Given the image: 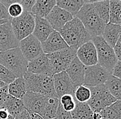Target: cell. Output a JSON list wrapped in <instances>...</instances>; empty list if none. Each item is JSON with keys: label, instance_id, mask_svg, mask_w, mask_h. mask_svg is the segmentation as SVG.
Returning <instances> with one entry per match:
<instances>
[{"label": "cell", "instance_id": "cell-1", "mask_svg": "<svg viewBox=\"0 0 121 119\" xmlns=\"http://www.w3.org/2000/svg\"><path fill=\"white\" fill-rule=\"evenodd\" d=\"M76 17L81 22L91 37L102 36L106 24L96 12L91 1H85Z\"/></svg>", "mask_w": 121, "mask_h": 119}, {"label": "cell", "instance_id": "cell-2", "mask_svg": "<svg viewBox=\"0 0 121 119\" xmlns=\"http://www.w3.org/2000/svg\"><path fill=\"white\" fill-rule=\"evenodd\" d=\"M59 32L68 46H75L78 48L91 39L83 23L76 17L67 23Z\"/></svg>", "mask_w": 121, "mask_h": 119}, {"label": "cell", "instance_id": "cell-3", "mask_svg": "<svg viewBox=\"0 0 121 119\" xmlns=\"http://www.w3.org/2000/svg\"><path fill=\"white\" fill-rule=\"evenodd\" d=\"M28 62L24 58L19 48L0 52V64L17 78H22L27 73Z\"/></svg>", "mask_w": 121, "mask_h": 119}, {"label": "cell", "instance_id": "cell-4", "mask_svg": "<svg viewBox=\"0 0 121 119\" xmlns=\"http://www.w3.org/2000/svg\"><path fill=\"white\" fill-rule=\"evenodd\" d=\"M23 79L27 92L39 94L46 97L58 98L54 88L52 76L26 73L23 76Z\"/></svg>", "mask_w": 121, "mask_h": 119}, {"label": "cell", "instance_id": "cell-5", "mask_svg": "<svg viewBox=\"0 0 121 119\" xmlns=\"http://www.w3.org/2000/svg\"><path fill=\"white\" fill-rule=\"evenodd\" d=\"M91 41L96 49L98 64L104 67L109 73H112L118 62L113 48L106 42L102 36L92 37Z\"/></svg>", "mask_w": 121, "mask_h": 119}, {"label": "cell", "instance_id": "cell-6", "mask_svg": "<svg viewBox=\"0 0 121 119\" xmlns=\"http://www.w3.org/2000/svg\"><path fill=\"white\" fill-rule=\"evenodd\" d=\"M89 88L91 91V97L87 103L93 112H100L117 101L111 94L105 84Z\"/></svg>", "mask_w": 121, "mask_h": 119}, {"label": "cell", "instance_id": "cell-7", "mask_svg": "<svg viewBox=\"0 0 121 119\" xmlns=\"http://www.w3.org/2000/svg\"><path fill=\"white\" fill-rule=\"evenodd\" d=\"M77 50V47L69 46L64 50L47 54L50 62L53 75L67 70L72 61L76 57Z\"/></svg>", "mask_w": 121, "mask_h": 119}, {"label": "cell", "instance_id": "cell-8", "mask_svg": "<svg viewBox=\"0 0 121 119\" xmlns=\"http://www.w3.org/2000/svg\"><path fill=\"white\" fill-rule=\"evenodd\" d=\"M35 17L31 13L26 11H24L21 16L11 19V26L19 41L32 34L35 28Z\"/></svg>", "mask_w": 121, "mask_h": 119}, {"label": "cell", "instance_id": "cell-9", "mask_svg": "<svg viewBox=\"0 0 121 119\" xmlns=\"http://www.w3.org/2000/svg\"><path fill=\"white\" fill-rule=\"evenodd\" d=\"M110 75L111 73L99 64L86 67L83 85L89 88L103 85Z\"/></svg>", "mask_w": 121, "mask_h": 119}, {"label": "cell", "instance_id": "cell-10", "mask_svg": "<svg viewBox=\"0 0 121 119\" xmlns=\"http://www.w3.org/2000/svg\"><path fill=\"white\" fill-rule=\"evenodd\" d=\"M19 48L28 62L35 59L43 54L41 43L32 35L20 41Z\"/></svg>", "mask_w": 121, "mask_h": 119}, {"label": "cell", "instance_id": "cell-11", "mask_svg": "<svg viewBox=\"0 0 121 119\" xmlns=\"http://www.w3.org/2000/svg\"><path fill=\"white\" fill-rule=\"evenodd\" d=\"M48 97L27 92L22 98L25 109L29 114H37L41 115L44 110Z\"/></svg>", "mask_w": 121, "mask_h": 119}, {"label": "cell", "instance_id": "cell-12", "mask_svg": "<svg viewBox=\"0 0 121 119\" xmlns=\"http://www.w3.org/2000/svg\"><path fill=\"white\" fill-rule=\"evenodd\" d=\"M52 78L54 90L59 98L65 94H70L74 97L76 87L70 80L65 71L54 75Z\"/></svg>", "mask_w": 121, "mask_h": 119}, {"label": "cell", "instance_id": "cell-13", "mask_svg": "<svg viewBox=\"0 0 121 119\" xmlns=\"http://www.w3.org/2000/svg\"><path fill=\"white\" fill-rule=\"evenodd\" d=\"M27 73L53 76L52 70L48 55L43 53L28 63Z\"/></svg>", "mask_w": 121, "mask_h": 119}, {"label": "cell", "instance_id": "cell-14", "mask_svg": "<svg viewBox=\"0 0 121 119\" xmlns=\"http://www.w3.org/2000/svg\"><path fill=\"white\" fill-rule=\"evenodd\" d=\"M19 41L17 39L10 21L0 26V52L19 47Z\"/></svg>", "mask_w": 121, "mask_h": 119}, {"label": "cell", "instance_id": "cell-15", "mask_svg": "<svg viewBox=\"0 0 121 119\" xmlns=\"http://www.w3.org/2000/svg\"><path fill=\"white\" fill-rule=\"evenodd\" d=\"M73 18L69 13L56 5L45 19L50 24L53 30L59 32Z\"/></svg>", "mask_w": 121, "mask_h": 119}, {"label": "cell", "instance_id": "cell-16", "mask_svg": "<svg viewBox=\"0 0 121 119\" xmlns=\"http://www.w3.org/2000/svg\"><path fill=\"white\" fill-rule=\"evenodd\" d=\"M76 57L85 67L98 64L96 49L91 41L85 43L78 48Z\"/></svg>", "mask_w": 121, "mask_h": 119}, {"label": "cell", "instance_id": "cell-17", "mask_svg": "<svg viewBox=\"0 0 121 119\" xmlns=\"http://www.w3.org/2000/svg\"><path fill=\"white\" fill-rule=\"evenodd\" d=\"M42 50L46 54H52L68 48V44L61 37L60 33L54 30L45 41L41 43Z\"/></svg>", "mask_w": 121, "mask_h": 119}, {"label": "cell", "instance_id": "cell-18", "mask_svg": "<svg viewBox=\"0 0 121 119\" xmlns=\"http://www.w3.org/2000/svg\"><path fill=\"white\" fill-rule=\"evenodd\" d=\"M85 67L78 59L76 57L65 70L70 80L76 88L83 85Z\"/></svg>", "mask_w": 121, "mask_h": 119}, {"label": "cell", "instance_id": "cell-19", "mask_svg": "<svg viewBox=\"0 0 121 119\" xmlns=\"http://www.w3.org/2000/svg\"><path fill=\"white\" fill-rule=\"evenodd\" d=\"M53 31L52 26L46 19L35 17V28L32 35L41 43L45 41Z\"/></svg>", "mask_w": 121, "mask_h": 119}, {"label": "cell", "instance_id": "cell-20", "mask_svg": "<svg viewBox=\"0 0 121 119\" xmlns=\"http://www.w3.org/2000/svg\"><path fill=\"white\" fill-rule=\"evenodd\" d=\"M56 5V0H37L32 8L31 13L35 17L45 19Z\"/></svg>", "mask_w": 121, "mask_h": 119}, {"label": "cell", "instance_id": "cell-21", "mask_svg": "<svg viewBox=\"0 0 121 119\" xmlns=\"http://www.w3.org/2000/svg\"><path fill=\"white\" fill-rule=\"evenodd\" d=\"M121 32V26L108 23L106 24L102 37L106 42L113 48L118 42Z\"/></svg>", "mask_w": 121, "mask_h": 119}, {"label": "cell", "instance_id": "cell-22", "mask_svg": "<svg viewBox=\"0 0 121 119\" xmlns=\"http://www.w3.org/2000/svg\"><path fill=\"white\" fill-rule=\"evenodd\" d=\"M27 92L26 85L23 77L17 78L8 85V93L9 95L18 99H22Z\"/></svg>", "mask_w": 121, "mask_h": 119}, {"label": "cell", "instance_id": "cell-23", "mask_svg": "<svg viewBox=\"0 0 121 119\" xmlns=\"http://www.w3.org/2000/svg\"><path fill=\"white\" fill-rule=\"evenodd\" d=\"M85 4L83 0H59L56 6L65 10L73 17H75Z\"/></svg>", "mask_w": 121, "mask_h": 119}, {"label": "cell", "instance_id": "cell-24", "mask_svg": "<svg viewBox=\"0 0 121 119\" xmlns=\"http://www.w3.org/2000/svg\"><path fill=\"white\" fill-rule=\"evenodd\" d=\"M72 119H92L93 112L87 103L75 100V107L71 112Z\"/></svg>", "mask_w": 121, "mask_h": 119}, {"label": "cell", "instance_id": "cell-25", "mask_svg": "<svg viewBox=\"0 0 121 119\" xmlns=\"http://www.w3.org/2000/svg\"><path fill=\"white\" fill-rule=\"evenodd\" d=\"M4 109L6 110L11 115L15 117L17 114L25 110V107L22 99L16 98L8 94L4 103Z\"/></svg>", "mask_w": 121, "mask_h": 119}, {"label": "cell", "instance_id": "cell-26", "mask_svg": "<svg viewBox=\"0 0 121 119\" xmlns=\"http://www.w3.org/2000/svg\"><path fill=\"white\" fill-rule=\"evenodd\" d=\"M59 103V98H58L48 97L44 110L41 116L43 119H51L55 118Z\"/></svg>", "mask_w": 121, "mask_h": 119}, {"label": "cell", "instance_id": "cell-27", "mask_svg": "<svg viewBox=\"0 0 121 119\" xmlns=\"http://www.w3.org/2000/svg\"><path fill=\"white\" fill-rule=\"evenodd\" d=\"M91 3L100 19L105 24L109 22V1H94Z\"/></svg>", "mask_w": 121, "mask_h": 119}, {"label": "cell", "instance_id": "cell-28", "mask_svg": "<svg viewBox=\"0 0 121 119\" xmlns=\"http://www.w3.org/2000/svg\"><path fill=\"white\" fill-rule=\"evenodd\" d=\"M100 112L103 119H121V101L117 100Z\"/></svg>", "mask_w": 121, "mask_h": 119}, {"label": "cell", "instance_id": "cell-29", "mask_svg": "<svg viewBox=\"0 0 121 119\" xmlns=\"http://www.w3.org/2000/svg\"><path fill=\"white\" fill-rule=\"evenodd\" d=\"M109 23L121 26V1H109Z\"/></svg>", "mask_w": 121, "mask_h": 119}, {"label": "cell", "instance_id": "cell-30", "mask_svg": "<svg viewBox=\"0 0 121 119\" xmlns=\"http://www.w3.org/2000/svg\"><path fill=\"white\" fill-rule=\"evenodd\" d=\"M105 85L116 100L121 101V79L111 75Z\"/></svg>", "mask_w": 121, "mask_h": 119}, {"label": "cell", "instance_id": "cell-31", "mask_svg": "<svg viewBox=\"0 0 121 119\" xmlns=\"http://www.w3.org/2000/svg\"><path fill=\"white\" fill-rule=\"evenodd\" d=\"M1 2L7 8L8 13L11 19L21 16L24 12L22 5L18 3L17 0H3Z\"/></svg>", "mask_w": 121, "mask_h": 119}, {"label": "cell", "instance_id": "cell-32", "mask_svg": "<svg viewBox=\"0 0 121 119\" xmlns=\"http://www.w3.org/2000/svg\"><path fill=\"white\" fill-rule=\"evenodd\" d=\"M91 97L90 89L85 85H80L75 89L74 98L80 103H87Z\"/></svg>", "mask_w": 121, "mask_h": 119}, {"label": "cell", "instance_id": "cell-33", "mask_svg": "<svg viewBox=\"0 0 121 119\" xmlns=\"http://www.w3.org/2000/svg\"><path fill=\"white\" fill-rule=\"evenodd\" d=\"M59 102L63 110L71 112L75 107V99L70 94H65L59 98Z\"/></svg>", "mask_w": 121, "mask_h": 119}, {"label": "cell", "instance_id": "cell-34", "mask_svg": "<svg viewBox=\"0 0 121 119\" xmlns=\"http://www.w3.org/2000/svg\"><path fill=\"white\" fill-rule=\"evenodd\" d=\"M0 79L8 85L13 81L16 77L10 72H9L6 67L0 64Z\"/></svg>", "mask_w": 121, "mask_h": 119}, {"label": "cell", "instance_id": "cell-35", "mask_svg": "<svg viewBox=\"0 0 121 119\" xmlns=\"http://www.w3.org/2000/svg\"><path fill=\"white\" fill-rule=\"evenodd\" d=\"M56 119H72V115H71V112H66L63 110V108L62 107L61 105L59 103L58 109H57V112L56 114Z\"/></svg>", "mask_w": 121, "mask_h": 119}, {"label": "cell", "instance_id": "cell-36", "mask_svg": "<svg viewBox=\"0 0 121 119\" xmlns=\"http://www.w3.org/2000/svg\"><path fill=\"white\" fill-rule=\"evenodd\" d=\"M18 3L22 5L24 11L31 13L32 8L36 2V0H17Z\"/></svg>", "mask_w": 121, "mask_h": 119}, {"label": "cell", "instance_id": "cell-37", "mask_svg": "<svg viewBox=\"0 0 121 119\" xmlns=\"http://www.w3.org/2000/svg\"><path fill=\"white\" fill-rule=\"evenodd\" d=\"M8 95V85H6L0 89V110L4 109V103Z\"/></svg>", "mask_w": 121, "mask_h": 119}, {"label": "cell", "instance_id": "cell-38", "mask_svg": "<svg viewBox=\"0 0 121 119\" xmlns=\"http://www.w3.org/2000/svg\"><path fill=\"white\" fill-rule=\"evenodd\" d=\"M0 19L10 21L11 18L8 13L7 8L4 5V4L0 1Z\"/></svg>", "mask_w": 121, "mask_h": 119}, {"label": "cell", "instance_id": "cell-39", "mask_svg": "<svg viewBox=\"0 0 121 119\" xmlns=\"http://www.w3.org/2000/svg\"><path fill=\"white\" fill-rule=\"evenodd\" d=\"M111 75L118 79H121V61H118L116 66L113 67Z\"/></svg>", "mask_w": 121, "mask_h": 119}, {"label": "cell", "instance_id": "cell-40", "mask_svg": "<svg viewBox=\"0 0 121 119\" xmlns=\"http://www.w3.org/2000/svg\"><path fill=\"white\" fill-rule=\"evenodd\" d=\"M15 119H32L30 114L25 109L21 112H19L18 114L15 116Z\"/></svg>", "mask_w": 121, "mask_h": 119}, {"label": "cell", "instance_id": "cell-41", "mask_svg": "<svg viewBox=\"0 0 121 119\" xmlns=\"http://www.w3.org/2000/svg\"><path fill=\"white\" fill-rule=\"evenodd\" d=\"M0 119H15V116L11 115L5 109L0 110Z\"/></svg>", "mask_w": 121, "mask_h": 119}, {"label": "cell", "instance_id": "cell-42", "mask_svg": "<svg viewBox=\"0 0 121 119\" xmlns=\"http://www.w3.org/2000/svg\"><path fill=\"white\" fill-rule=\"evenodd\" d=\"M113 50L118 61H121V44L117 43L113 48Z\"/></svg>", "mask_w": 121, "mask_h": 119}, {"label": "cell", "instance_id": "cell-43", "mask_svg": "<svg viewBox=\"0 0 121 119\" xmlns=\"http://www.w3.org/2000/svg\"><path fill=\"white\" fill-rule=\"evenodd\" d=\"M92 119H103V115L100 112H93Z\"/></svg>", "mask_w": 121, "mask_h": 119}, {"label": "cell", "instance_id": "cell-44", "mask_svg": "<svg viewBox=\"0 0 121 119\" xmlns=\"http://www.w3.org/2000/svg\"><path fill=\"white\" fill-rule=\"evenodd\" d=\"M30 116L32 119H43L40 115L37 114H30Z\"/></svg>", "mask_w": 121, "mask_h": 119}, {"label": "cell", "instance_id": "cell-45", "mask_svg": "<svg viewBox=\"0 0 121 119\" xmlns=\"http://www.w3.org/2000/svg\"><path fill=\"white\" fill-rule=\"evenodd\" d=\"M6 85H8V84H6L5 82H4L0 79V89L4 88V87H5V86H6Z\"/></svg>", "mask_w": 121, "mask_h": 119}, {"label": "cell", "instance_id": "cell-46", "mask_svg": "<svg viewBox=\"0 0 121 119\" xmlns=\"http://www.w3.org/2000/svg\"><path fill=\"white\" fill-rule=\"evenodd\" d=\"M8 22H9L8 20H3V19H0V26L4 24V23H7Z\"/></svg>", "mask_w": 121, "mask_h": 119}, {"label": "cell", "instance_id": "cell-47", "mask_svg": "<svg viewBox=\"0 0 121 119\" xmlns=\"http://www.w3.org/2000/svg\"><path fill=\"white\" fill-rule=\"evenodd\" d=\"M117 43H118V44H121V34H120V35H119V37H118V42H117Z\"/></svg>", "mask_w": 121, "mask_h": 119}, {"label": "cell", "instance_id": "cell-48", "mask_svg": "<svg viewBox=\"0 0 121 119\" xmlns=\"http://www.w3.org/2000/svg\"><path fill=\"white\" fill-rule=\"evenodd\" d=\"M56 119L55 118H54V119Z\"/></svg>", "mask_w": 121, "mask_h": 119}]
</instances>
